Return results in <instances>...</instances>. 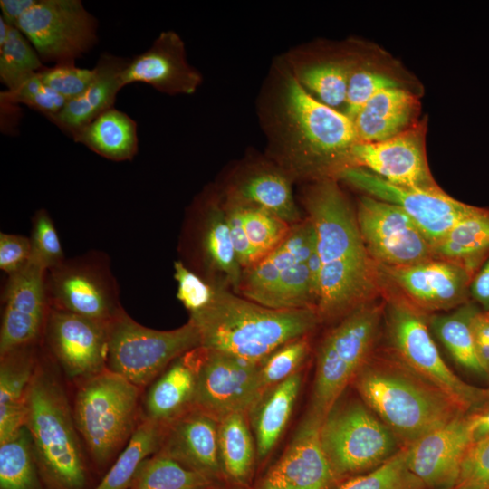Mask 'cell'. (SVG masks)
Instances as JSON below:
<instances>
[{
    "label": "cell",
    "mask_w": 489,
    "mask_h": 489,
    "mask_svg": "<svg viewBox=\"0 0 489 489\" xmlns=\"http://www.w3.org/2000/svg\"><path fill=\"white\" fill-rule=\"evenodd\" d=\"M486 311H489V310H486Z\"/></svg>",
    "instance_id": "obj_57"
},
{
    "label": "cell",
    "mask_w": 489,
    "mask_h": 489,
    "mask_svg": "<svg viewBox=\"0 0 489 489\" xmlns=\"http://www.w3.org/2000/svg\"><path fill=\"white\" fill-rule=\"evenodd\" d=\"M354 61L330 60L309 65L296 77L322 103L336 109L345 104L348 82Z\"/></svg>",
    "instance_id": "obj_39"
},
{
    "label": "cell",
    "mask_w": 489,
    "mask_h": 489,
    "mask_svg": "<svg viewBox=\"0 0 489 489\" xmlns=\"http://www.w3.org/2000/svg\"><path fill=\"white\" fill-rule=\"evenodd\" d=\"M239 205L247 237L253 247L263 258L283 242L291 232L292 225L262 208Z\"/></svg>",
    "instance_id": "obj_43"
},
{
    "label": "cell",
    "mask_w": 489,
    "mask_h": 489,
    "mask_svg": "<svg viewBox=\"0 0 489 489\" xmlns=\"http://www.w3.org/2000/svg\"><path fill=\"white\" fill-rule=\"evenodd\" d=\"M382 317L381 305L367 302L349 312L321 341L311 411L322 420L373 353Z\"/></svg>",
    "instance_id": "obj_6"
},
{
    "label": "cell",
    "mask_w": 489,
    "mask_h": 489,
    "mask_svg": "<svg viewBox=\"0 0 489 489\" xmlns=\"http://www.w3.org/2000/svg\"><path fill=\"white\" fill-rule=\"evenodd\" d=\"M46 273L29 263L8 276L3 293L0 355L32 345L46 321L49 303Z\"/></svg>",
    "instance_id": "obj_21"
},
{
    "label": "cell",
    "mask_w": 489,
    "mask_h": 489,
    "mask_svg": "<svg viewBox=\"0 0 489 489\" xmlns=\"http://www.w3.org/2000/svg\"><path fill=\"white\" fill-rule=\"evenodd\" d=\"M121 82L123 87L142 82L168 94L193 93L201 76L187 63L180 37L169 31L161 33L147 51L129 59Z\"/></svg>",
    "instance_id": "obj_22"
},
{
    "label": "cell",
    "mask_w": 489,
    "mask_h": 489,
    "mask_svg": "<svg viewBox=\"0 0 489 489\" xmlns=\"http://www.w3.org/2000/svg\"><path fill=\"white\" fill-rule=\"evenodd\" d=\"M46 340L70 378H91L106 369L109 322L48 308Z\"/></svg>",
    "instance_id": "obj_18"
},
{
    "label": "cell",
    "mask_w": 489,
    "mask_h": 489,
    "mask_svg": "<svg viewBox=\"0 0 489 489\" xmlns=\"http://www.w3.org/2000/svg\"><path fill=\"white\" fill-rule=\"evenodd\" d=\"M472 331L477 358L489 374V311L479 310L475 314Z\"/></svg>",
    "instance_id": "obj_53"
},
{
    "label": "cell",
    "mask_w": 489,
    "mask_h": 489,
    "mask_svg": "<svg viewBox=\"0 0 489 489\" xmlns=\"http://www.w3.org/2000/svg\"><path fill=\"white\" fill-rule=\"evenodd\" d=\"M474 442L489 435V407L471 415Z\"/></svg>",
    "instance_id": "obj_56"
},
{
    "label": "cell",
    "mask_w": 489,
    "mask_h": 489,
    "mask_svg": "<svg viewBox=\"0 0 489 489\" xmlns=\"http://www.w3.org/2000/svg\"><path fill=\"white\" fill-rule=\"evenodd\" d=\"M353 382L362 401L403 447L467 414L394 353H372Z\"/></svg>",
    "instance_id": "obj_3"
},
{
    "label": "cell",
    "mask_w": 489,
    "mask_h": 489,
    "mask_svg": "<svg viewBox=\"0 0 489 489\" xmlns=\"http://www.w3.org/2000/svg\"><path fill=\"white\" fill-rule=\"evenodd\" d=\"M218 448L225 480L237 487H248L254 449L244 413H232L218 420Z\"/></svg>",
    "instance_id": "obj_32"
},
{
    "label": "cell",
    "mask_w": 489,
    "mask_h": 489,
    "mask_svg": "<svg viewBox=\"0 0 489 489\" xmlns=\"http://www.w3.org/2000/svg\"><path fill=\"white\" fill-rule=\"evenodd\" d=\"M394 87H400V85L390 75L354 62L348 82L344 113L353 120L359 110L375 94Z\"/></svg>",
    "instance_id": "obj_46"
},
{
    "label": "cell",
    "mask_w": 489,
    "mask_h": 489,
    "mask_svg": "<svg viewBox=\"0 0 489 489\" xmlns=\"http://www.w3.org/2000/svg\"><path fill=\"white\" fill-rule=\"evenodd\" d=\"M36 0H1V17L11 26L16 27L22 16Z\"/></svg>",
    "instance_id": "obj_55"
},
{
    "label": "cell",
    "mask_w": 489,
    "mask_h": 489,
    "mask_svg": "<svg viewBox=\"0 0 489 489\" xmlns=\"http://www.w3.org/2000/svg\"><path fill=\"white\" fill-rule=\"evenodd\" d=\"M322 418L311 411L282 457L254 489H337L335 475L320 438Z\"/></svg>",
    "instance_id": "obj_19"
},
{
    "label": "cell",
    "mask_w": 489,
    "mask_h": 489,
    "mask_svg": "<svg viewBox=\"0 0 489 489\" xmlns=\"http://www.w3.org/2000/svg\"><path fill=\"white\" fill-rule=\"evenodd\" d=\"M199 246L206 267L223 273L237 288L242 267L234 249L225 212L216 205L209 206L205 212Z\"/></svg>",
    "instance_id": "obj_35"
},
{
    "label": "cell",
    "mask_w": 489,
    "mask_h": 489,
    "mask_svg": "<svg viewBox=\"0 0 489 489\" xmlns=\"http://www.w3.org/2000/svg\"><path fill=\"white\" fill-rule=\"evenodd\" d=\"M472 414L460 416L407 447L410 472L425 489H454L474 443Z\"/></svg>",
    "instance_id": "obj_20"
},
{
    "label": "cell",
    "mask_w": 489,
    "mask_h": 489,
    "mask_svg": "<svg viewBox=\"0 0 489 489\" xmlns=\"http://www.w3.org/2000/svg\"><path fill=\"white\" fill-rule=\"evenodd\" d=\"M174 277L177 283V297L190 314L200 312L212 302L216 287L207 283L180 260L174 263Z\"/></svg>",
    "instance_id": "obj_49"
},
{
    "label": "cell",
    "mask_w": 489,
    "mask_h": 489,
    "mask_svg": "<svg viewBox=\"0 0 489 489\" xmlns=\"http://www.w3.org/2000/svg\"><path fill=\"white\" fill-rule=\"evenodd\" d=\"M30 239L31 264L49 272L64 261V254L58 233L49 213L38 209L32 218Z\"/></svg>",
    "instance_id": "obj_44"
},
{
    "label": "cell",
    "mask_w": 489,
    "mask_h": 489,
    "mask_svg": "<svg viewBox=\"0 0 489 489\" xmlns=\"http://www.w3.org/2000/svg\"><path fill=\"white\" fill-rule=\"evenodd\" d=\"M433 254L460 264L475 274L489 258V210L480 207L459 221L433 246Z\"/></svg>",
    "instance_id": "obj_31"
},
{
    "label": "cell",
    "mask_w": 489,
    "mask_h": 489,
    "mask_svg": "<svg viewBox=\"0 0 489 489\" xmlns=\"http://www.w3.org/2000/svg\"><path fill=\"white\" fill-rule=\"evenodd\" d=\"M385 316L393 353L402 362L444 392L465 413H478L489 407V388L464 381L448 367L427 323L412 305L390 300Z\"/></svg>",
    "instance_id": "obj_8"
},
{
    "label": "cell",
    "mask_w": 489,
    "mask_h": 489,
    "mask_svg": "<svg viewBox=\"0 0 489 489\" xmlns=\"http://www.w3.org/2000/svg\"><path fill=\"white\" fill-rule=\"evenodd\" d=\"M38 74L42 81L67 101L82 94L95 78L96 71L81 68L75 62L55 63L44 67Z\"/></svg>",
    "instance_id": "obj_48"
},
{
    "label": "cell",
    "mask_w": 489,
    "mask_h": 489,
    "mask_svg": "<svg viewBox=\"0 0 489 489\" xmlns=\"http://www.w3.org/2000/svg\"><path fill=\"white\" fill-rule=\"evenodd\" d=\"M32 345L1 356L0 444L25 427L26 395L35 372Z\"/></svg>",
    "instance_id": "obj_28"
},
{
    "label": "cell",
    "mask_w": 489,
    "mask_h": 489,
    "mask_svg": "<svg viewBox=\"0 0 489 489\" xmlns=\"http://www.w3.org/2000/svg\"><path fill=\"white\" fill-rule=\"evenodd\" d=\"M201 350L198 347L173 360L150 386L145 400L148 419L170 422L194 405Z\"/></svg>",
    "instance_id": "obj_25"
},
{
    "label": "cell",
    "mask_w": 489,
    "mask_h": 489,
    "mask_svg": "<svg viewBox=\"0 0 489 489\" xmlns=\"http://www.w3.org/2000/svg\"><path fill=\"white\" fill-rule=\"evenodd\" d=\"M454 489H489V435L471 445Z\"/></svg>",
    "instance_id": "obj_50"
},
{
    "label": "cell",
    "mask_w": 489,
    "mask_h": 489,
    "mask_svg": "<svg viewBox=\"0 0 489 489\" xmlns=\"http://www.w3.org/2000/svg\"><path fill=\"white\" fill-rule=\"evenodd\" d=\"M201 349L194 406L217 421L254 408L265 392L260 362Z\"/></svg>",
    "instance_id": "obj_15"
},
{
    "label": "cell",
    "mask_w": 489,
    "mask_h": 489,
    "mask_svg": "<svg viewBox=\"0 0 489 489\" xmlns=\"http://www.w3.org/2000/svg\"><path fill=\"white\" fill-rule=\"evenodd\" d=\"M320 438L341 482L377 468L399 450L392 432L360 400L336 403L321 422Z\"/></svg>",
    "instance_id": "obj_9"
},
{
    "label": "cell",
    "mask_w": 489,
    "mask_h": 489,
    "mask_svg": "<svg viewBox=\"0 0 489 489\" xmlns=\"http://www.w3.org/2000/svg\"><path fill=\"white\" fill-rule=\"evenodd\" d=\"M31 245L29 237L0 234V268L8 276L23 270L30 262Z\"/></svg>",
    "instance_id": "obj_51"
},
{
    "label": "cell",
    "mask_w": 489,
    "mask_h": 489,
    "mask_svg": "<svg viewBox=\"0 0 489 489\" xmlns=\"http://www.w3.org/2000/svg\"><path fill=\"white\" fill-rule=\"evenodd\" d=\"M426 121L379 142H358L351 150L350 167L362 168L397 186L436 189L426 153Z\"/></svg>",
    "instance_id": "obj_16"
},
{
    "label": "cell",
    "mask_w": 489,
    "mask_h": 489,
    "mask_svg": "<svg viewBox=\"0 0 489 489\" xmlns=\"http://www.w3.org/2000/svg\"><path fill=\"white\" fill-rule=\"evenodd\" d=\"M418 107L417 97L408 90L380 91L352 120L359 142H379L401 133L414 124Z\"/></svg>",
    "instance_id": "obj_27"
},
{
    "label": "cell",
    "mask_w": 489,
    "mask_h": 489,
    "mask_svg": "<svg viewBox=\"0 0 489 489\" xmlns=\"http://www.w3.org/2000/svg\"><path fill=\"white\" fill-rule=\"evenodd\" d=\"M356 217L365 246L378 265L399 267L435 258L426 235L398 206L362 196Z\"/></svg>",
    "instance_id": "obj_14"
},
{
    "label": "cell",
    "mask_w": 489,
    "mask_h": 489,
    "mask_svg": "<svg viewBox=\"0 0 489 489\" xmlns=\"http://www.w3.org/2000/svg\"><path fill=\"white\" fill-rule=\"evenodd\" d=\"M25 427L48 485L84 489L87 473L73 414L60 384L42 369H35L28 387Z\"/></svg>",
    "instance_id": "obj_4"
},
{
    "label": "cell",
    "mask_w": 489,
    "mask_h": 489,
    "mask_svg": "<svg viewBox=\"0 0 489 489\" xmlns=\"http://www.w3.org/2000/svg\"><path fill=\"white\" fill-rule=\"evenodd\" d=\"M283 116L295 170L335 176L350 167L351 150L359 142L353 120L313 97L296 77L284 83Z\"/></svg>",
    "instance_id": "obj_5"
},
{
    "label": "cell",
    "mask_w": 489,
    "mask_h": 489,
    "mask_svg": "<svg viewBox=\"0 0 489 489\" xmlns=\"http://www.w3.org/2000/svg\"><path fill=\"white\" fill-rule=\"evenodd\" d=\"M221 483L158 453L141 465L131 489H217Z\"/></svg>",
    "instance_id": "obj_37"
},
{
    "label": "cell",
    "mask_w": 489,
    "mask_h": 489,
    "mask_svg": "<svg viewBox=\"0 0 489 489\" xmlns=\"http://www.w3.org/2000/svg\"><path fill=\"white\" fill-rule=\"evenodd\" d=\"M129 62L108 53H101L95 65V78L79 96L48 120L65 134L72 136L99 115L113 107L123 88L122 72Z\"/></svg>",
    "instance_id": "obj_24"
},
{
    "label": "cell",
    "mask_w": 489,
    "mask_h": 489,
    "mask_svg": "<svg viewBox=\"0 0 489 489\" xmlns=\"http://www.w3.org/2000/svg\"><path fill=\"white\" fill-rule=\"evenodd\" d=\"M50 307L110 322L120 311L118 284L103 254L89 253L46 273Z\"/></svg>",
    "instance_id": "obj_11"
},
{
    "label": "cell",
    "mask_w": 489,
    "mask_h": 489,
    "mask_svg": "<svg viewBox=\"0 0 489 489\" xmlns=\"http://www.w3.org/2000/svg\"><path fill=\"white\" fill-rule=\"evenodd\" d=\"M189 320L203 349L261 362L283 345L306 337L321 319L313 308L272 309L216 287L212 302Z\"/></svg>",
    "instance_id": "obj_2"
},
{
    "label": "cell",
    "mask_w": 489,
    "mask_h": 489,
    "mask_svg": "<svg viewBox=\"0 0 489 489\" xmlns=\"http://www.w3.org/2000/svg\"><path fill=\"white\" fill-rule=\"evenodd\" d=\"M315 241L309 219L292 225L279 246L243 271L237 289L246 299L257 302L285 270L307 261Z\"/></svg>",
    "instance_id": "obj_26"
},
{
    "label": "cell",
    "mask_w": 489,
    "mask_h": 489,
    "mask_svg": "<svg viewBox=\"0 0 489 489\" xmlns=\"http://www.w3.org/2000/svg\"><path fill=\"white\" fill-rule=\"evenodd\" d=\"M160 423L147 419L129 436L128 444L94 489H127L145 460L162 441Z\"/></svg>",
    "instance_id": "obj_36"
},
{
    "label": "cell",
    "mask_w": 489,
    "mask_h": 489,
    "mask_svg": "<svg viewBox=\"0 0 489 489\" xmlns=\"http://www.w3.org/2000/svg\"><path fill=\"white\" fill-rule=\"evenodd\" d=\"M32 448L26 427L0 444V489H38Z\"/></svg>",
    "instance_id": "obj_38"
},
{
    "label": "cell",
    "mask_w": 489,
    "mask_h": 489,
    "mask_svg": "<svg viewBox=\"0 0 489 489\" xmlns=\"http://www.w3.org/2000/svg\"><path fill=\"white\" fill-rule=\"evenodd\" d=\"M44 68L32 43L16 27L11 26L7 40L0 46V81L13 90Z\"/></svg>",
    "instance_id": "obj_41"
},
{
    "label": "cell",
    "mask_w": 489,
    "mask_h": 489,
    "mask_svg": "<svg viewBox=\"0 0 489 489\" xmlns=\"http://www.w3.org/2000/svg\"><path fill=\"white\" fill-rule=\"evenodd\" d=\"M72 139L113 161L131 160L139 149L136 121L114 107L78 130Z\"/></svg>",
    "instance_id": "obj_29"
},
{
    "label": "cell",
    "mask_w": 489,
    "mask_h": 489,
    "mask_svg": "<svg viewBox=\"0 0 489 489\" xmlns=\"http://www.w3.org/2000/svg\"><path fill=\"white\" fill-rule=\"evenodd\" d=\"M474 302H466L453 312L433 315L430 327L453 360L468 371L489 379L482 367L475 348L472 322L479 311Z\"/></svg>",
    "instance_id": "obj_34"
},
{
    "label": "cell",
    "mask_w": 489,
    "mask_h": 489,
    "mask_svg": "<svg viewBox=\"0 0 489 489\" xmlns=\"http://www.w3.org/2000/svg\"><path fill=\"white\" fill-rule=\"evenodd\" d=\"M198 347L199 332L190 320L177 329L159 331L139 324L122 310L109 322L106 368L140 388Z\"/></svg>",
    "instance_id": "obj_10"
},
{
    "label": "cell",
    "mask_w": 489,
    "mask_h": 489,
    "mask_svg": "<svg viewBox=\"0 0 489 489\" xmlns=\"http://www.w3.org/2000/svg\"><path fill=\"white\" fill-rule=\"evenodd\" d=\"M139 388L107 368L86 379L80 387L73 417L97 464L109 461L132 435Z\"/></svg>",
    "instance_id": "obj_7"
},
{
    "label": "cell",
    "mask_w": 489,
    "mask_h": 489,
    "mask_svg": "<svg viewBox=\"0 0 489 489\" xmlns=\"http://www.w3.org/2000/svg\"><path fill=\"white\" fill-rule=\"evenodd\" d=\"M337 489H425L410 472L407 448H400L377 468L342 482Z\"/></svg>",
    "instance_id": "obj_42"
},
{
    "label": "cell",
    "mask_w": 489,
    "mask_h": 489,
    "mask_svg": "<svg viewBox=\"0 0 489 489\" xmlns=\"http://www.w3.org/2000/svg\"><path fill=\"white\" fill-rule=\"evenodd\" d=\"M233 202L266 210L291 225L298 224L300 213L288 179L274 171L254 173L236 187Z\"/></svg>",
    "instance_id": "obj_33"
},
{
    "label": "cell",
    "mask_w": 489,
    "mask_h": 489,
    "mask_svg": "<svg viewBox=\"0 0 489 489\" xmlns=\"http://www.w3.org/2000/svg\"><path fill=\"white\" fill-rule=\"evenodd\" d=\"M335 177L369 197L401 208L419 227L432 246L459 221L480 209L450 197L441 187L420 189L393 185L359 167L344 168Z\"/></svg>",
    "instance_id": "obj_13"
},
{
    "label": "cell",
    "mask_w": 489,
    "mask_h": 489,
    "mask_svg": "<svg viewBox=\"0 0 489 489\" xmlns=\"http://www.w3.org/2000/svg\"><path fill=\"white\" fill-rule=\"evenodd\" d=\"M256 303L277 310L316 309L306 262L285 270Z\"/></svg>",
    "instance_id": "obj_40"
},
{
    "label": "cell",
    "mask_w": 489,
    "mask_h": 489,
    "mask_svg": "<svg viewBox=\"0 0 489 489\" xmlns=\"http://www.w3.org/2000/svg\"><path fill=\"white\" fill-rule=\"evenodd\" d=\"M3 103L27 107L43 114L48 120L57 114L65 105L67 100L46 85L38 72L34 73L13 90L0 93Z\"/></svg>",
    "instance_id": "obj_45"
},
{
    "label": "cell",
    "mask_w": 489,
    "mask_h": 489,
    "mask_svg": "<svg viewBox=\"0 0 489 489\" xmlns=\"http://www.w3.org/2000/svg\"><path fill=\"white\" fill-rule=\"evenodd\" d=\"M309 348L306 337H302L283 345L261 361L260 377L264 389L266 391L297 372L308 355Z\"/></svg>",
    "instance_id": "obj_47"
},
{
    "label": "cell",
    "mask_w": 489,
    "mask_h": 489,
    "mask_svg": "<svg viewBox=\"0 0 489 489\" xmlns=\"http://www.w3.org/2000/svg\"><path fill=\"white\" fill-rule=\"evenodd\" d=\"M42 61L75 62L97 43L98 23L80 0H36L16 26Z\"/></svg>",
    "instance_id": "obj_12"
},
{
    "label": "cell",
    "mask_w": 489,
    "mask_h": 489,
    "mask_svg": "<svg viewBox=\"0 0 489 489\" xmlns=\"http://www.w3.org/2000/svg\"><path fill=\"white\" fill-rule=\"evenodd\" d=\"M160 453L219 483L226 481L219 456L218 421L201 410L175 420Z\"/></svg>",
    "instance_id": "obj_23"
},
{
    "label": "cell",
    "mask_w": 489,
    "mask_h": 489,
    "mask_svg": "<svg viewBox=\"0 0 489 489\" xmlns=\"http://www.w3.org/2000/svg\"><path fill=\"white\" fill-rule=\"evenodd\" d=\"M302 384V375L295 372L268 388L254 406V428L256 452L264 459L275 446L292 413Z\"/></svg>",
    "instance_id": "obj_30"
},
{
    "label": "cell",
    "mask_w": 489,
    "mask_h": 489,
    "mask_svg": "<svg viewBox=\"0 0 489 489\" xmlns=\"http://www.w3.org/2000/svg\"><path fill=\"white\" fill-rule=\"evenodd\" d=\"M470 296L484 311L489 310V258L474 274L470 285Z\"/></svg>",
    "instance_id": "obj_54"
},
{
    "label": "cell",
    "mask_w": 489,
    "mask_h": 489,
    "mask_svg": "<svg viewBox=\"0 0 489 489\" xmlns=\"http://www.w3.org/2000/svg\"><path fill=\"white\" fill-rule=\"evenodd\" d=\"M306 209L321 260L320 319H333L373 301L380 273L361 237L356 213L336 181L325 178L311 188Z\"/></svg>",
    "instance_id": "obj_1"
},
{
    "label": "cell",
    "mask_w": 489,
    "mask_h": 489,
    "mask_svg": "<svg viewBox=\"0 0 489 489\" xmlns=\"http://www.w3.org/2000/svg\"><path fill=\"white\" fill-rule=\"evenodd\" d=\"M225 216L237 261L244 270L262 258L247 237L242 220L240 205L233 202L225 212Z\"/></svg>",
    "instance_id": "obj_52"
},
{
    "label": "cell",
    "mask_w": 489,
    "mask_h": 489,
    "mask_svg": "<svg viewBox=\"0 0 489 489\" xmlns=\"http://www.w3.org/2000/svg\"><path fill=\"white\" fill-rule=\"evenodd\" d=\"M388 279L414 305L427 311L455 309L469 302L474 273L460 264L431 258L414 264L379 265Z\"/></svg>",
    "instance_id": "obj_17"
}]
</instances>
